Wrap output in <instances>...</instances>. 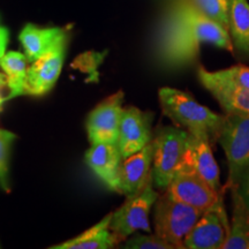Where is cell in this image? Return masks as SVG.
I'll use <instances>...</instances> for the list:
<instances>
[{"instance_id": "11", "label": "cell", "mask_w": 249, "mask_h": 249, "mask_svg": "<svg viewBox=\"0 0 249 249\" xmlns=\"http://www.w3.org/2000/svg\"><path fill=\"white\" fill-rule=\"evenodd\" d=\"M152 118L154 113L135 107L124 108L117 142L123 158L140 151L152 141Z\"/></svg>"}, {"instance_id": "2", "label": "cell", "mask_w": 249, "mask_h": 249, "mask_svg": "<svg viewBox=\"0 0 249 249\" xmlns=\"http://www.w3.org/2000/svg\"><path fill=\"white\" fill-rule=\"evenodd\" d=\"M158 98L161 112L173 124L183 127L191 134L208 136L211 144L218 141L224 121L222 114L214 113L196 102L188 92L169 87L158 90Z\"/></svg>"}, {"instance_id": "15", "label": "cell", "mask_w": 249, "mask_h": 249, "mask_svg": "<svg viewBox=\"0 0 249 249\" xmlns=\"http://www.w3.org/2000/svg\"><path fill=\"white\" fill-rule=\"evenodd\" d=\"M21 40L28 61L33 62L48 53L61 42L67 39L66 28H40L28 23L20 33Z\"/></svg>"}, {"instance_id": "26", "label": "cell", "mask_w": 249, "mask_h": 249, "mask_svg": "<svg viewBox=\"0 0 249 249\" xmlns=\"http://www.w3.org/2000/svg\"><path fill=\"white\" fill-rule=\"evenodd\" d=\"M9 39V31L7 28L0 27V57L5 54Z\"/></svg>"}, {"instance_id": "25", "label": "cell", "mask_w": 249, "mask_h": 249, "mask_svg": "<svg viewBox=\"0 0 249 249\" xmlns=\"http://www.w3.org/2000/svg\"><path fill=\"white\" fill-rule=\"evenodd\" d=\"M233 187L238 191L239 195L241 196L242 201L249 210V164L242 170V172L239 176L236 183Z\"/></svg>"}, {"instance_id": "1", "label": "cell", "mask_w": 249, "mask_h": 249, "mask_svg": "<svg viewBox=\"0 0 249 249\" xmlns=\"http://www.w3.org/2000/svg\"><path fill=\"white\" fill-rule=\"evenodd\" d=\"M202 44L234 51L229 31L182 0L171 9L164 23L158 49L160 61L170 67L185 66L195 60Z\"/></svg>"}, {"instance_id": "27", "label": "cell", "mask_w": 249, "mask_h": 249, "mask_svg": "<svg viewBox=\"0 0 249 249\" xmlns=\"http://www.w3.org/2000/svg\"><path fill=\"white\" fill-rule=\"evenodd\" d=\"M7 85V77L4 74H0V91H1V89L4 88V87Z\"/></svg>"}, {"instance_id": "24", "label": "cell", "mask_w": 249, "mask_h": 249, "mask_svg": "<svg viewBox=\"0 0 249 249\" xmlns=\"http://www.w3.org/2000/svg\"><path fill=\"white\" fill-rule=\"evenodd\" d=\"M17 139L15 134L8 130L0 129V187L6 192L8 186V158L12 142Z\"/></svg>"}, {"instance_id": "23", "label": "cell", "mask_w": 249, "mask_h": 249, "mask_svg": "<svg viewBox=\"0 0 249 249\" xmlns=\"http://www.w3.org/2000/svg\"><path fill=\"white\" fill-rule=\"evenodd\" d=\"M128 236L124 242V248L126 249H176L169 241L164 240L156 234H136Z\"/></svg>"}, {"instance_id": "21", "label": "cell", "mask_w": 249, "mask_h": 249, "mask_svg": "<svg viewBox=\"0 0 249 249\" xmlns=\"http://www.w3.org/2000/svg\"><path fill=\"white\" fill-rule=\"evenodd\" d=\"M200 13L229 31L230 0H186Z\"/></svg>"}, {"instance_id": "20", "label": "cell", "mask_w": 249, "mask_h": 249, "mask_svg": "<svg viewBox=\"0 0 249 249\" xmlns=\"http://www.w3.org/2000/svg\"><path fill=\"white\" fill-rule=\"evenodd\" d=\"M28 59L20 52H8L0 57V67L5 71L7 77V86L11 89L8 97L4 98V102L8 99L23 95L24 81L28 71Z\"/></svg>"}, {"instance_id": "14", "label": "cell", "mask_w": 249, "mask_h": 249, "mask_svg": "<svg viewBox=\"0 0 249 249\" xmlns=\"http://www.w3.org/2000/svg\"><path fill=\"white\" fill-rule=\"evenodd\" d=\"M211 145L213 144L208 136L188 133V151L186 161L214 191H220L222 188L219 180V167L213 155Z\"/></svg>"}, {"instance_id": "8", "label": "cell", "mask_w": 249, "mask_h": 249, "mask_svg": "<svg viewBox=\"0 0 249 249\" xmlns=\"http://www.w3.org/2000/svg\"><path fill=\"white\" fill-rule=\"evenodd\" d=\"M223 189L214 191L185 160L165 191L176 200L204 211L217 201Z\"/></svg>"}, {"instance_id": "13", "label": "cell", "mask_w": 249, "mask_h": 249, "mask_svg": "<svg viewBox=\"0 0 249 249\" xmlns=\"http://www.w3.org/2000/svg\"><path fill=\"white\" fill-rule=\"evenodd\" d=\"M152 141L135 154L123 158L119 167V194L138 192L152 176Z\"/></svg>"}, {"instance_id": "9", "label": "cell", "mask_w": 249, "mask_h": 249, "mask_svg": "<svg viewBox=\"0 0 249 249\" xmlns=\"http://www.w3.org/2000/svg\"><path fill=\"white\" fill-rule=\"evenodd\" d=\"M124 97V91L119 90L108 96L90 112L86 127L91 144L118 142Z\"/></svg>"}, {"instance_id": "16", "label": "cell", "mask_w": 249, "mask_h": 249, "mask_svg": "<svg viewBox=\"0 0 249 249\" xmlns=\"http://www.w3.org/2000/svg\"><path fill=\"white\" fill-rule=\"evenodd\" d=\"M197 79L227 114L249 117V89L222 85L211 80L197 68Z\"/></svg>"}, {"instance_id": "7", "label": "cell", "mask_w": 249, "mask_h": 249, "mask_svg": "<svg viewBox=\"0 0 249 249\" xmlns=\"http://www.w3.org/2000/svg\"><path fill=\"white\" fill-rule=\"evenodd\" d=\"M230 232L224 189L217 201L203 211L183 240V249H222Z\"/></svg>"}, {"instance_id": "22", "label": "cell", "mask_w": 249, "mask_h": 249, "mask_svg": "<svg viewBox=\"0 0 249 249\" xmlns=\"http://www.w3.org/2000/svg\"><path fill=\"white\" fill-rule=\"evenodd\" d=\"M200 67L205 75L218 83L249 89V67L245 65H235L217 71H210L204 67Z\"/></svg>"}, {"instance_id": "19", "label": "cell", "mask_w": 249, "mask_h": 249, "mask_svg": "<svg viewBox=\"0 0 249 249\" xmlns=\"http://www.w3.org/2000/svg\"><path fill=\"white\" fill-rule=\"evenodd\" d=\"M232 192V222L222 249H249V210L235 187Z\"/></svg>"}, {"instance_id": "18", "label": "cell", "mask_w": 249, "mask_h": 249, "mask_svg": "<svg viewBox=\"0 0 249 249\" xmlns=\"http://www.w3.org/2000/svg\"><path fill=\"white\" fill-rule=\"evenodd\" d=\"M229 35L233 50L249 59V4L247 0H230Z\"/></svg>"}, {"instance_id": "6", "label": "cell", "mask_w": 249, "mask_h": 249, "mask_svg": "<svg viewBox=\"0 0 249 249\" xmlns=\"http://www.w3.org/2000/svg\"><path fill=\"white\" fill-rule=\"evenodd\" d=\"M217 142L222 145L229 165L225 188H231L249 164V117L225 113Z\"/></svg>"}, {"instance_id": "5", "label": "cell", "mask_w": 249, "mask_h": 249, "mask_svg": "<svg viewBox=\"0 0 249 249\" xmlns=\"http://www.w3.org/2000/svg\"><path fill=\"white\" fill-rule=\"evenodd\" d=\"M158 196L151 176L138 192L126 196L119 209L112 213L110 227L120 244L138 231L151 232L149 217Z\"/></svg>"}, {"instance_id": "10", "label": "cell", "mask_w": 249, "mask_h": 249, "mask_svg": "<svg viewBox=\"0 0 249 249\" xmlns=\"http://www.w3.org/2000/svg\"><path fill=\"white\" fill-rule=\"evenodd\" d=\"M67 39L33 61L28 68L23 95L43 96L53 88L64 65Z\"/></svg>"}, {"instance_id": "4", "label": "cell", "mask_w": 249, "mask_h": 249, "mask_svg": "<svg viewBox=\"0 0 249 249\" xmlns=\"http://www.w3.org/2000/svg\"><path fill=\"white\" fill-rule=\"evenodd\" d=\"M155 234L169 241L174 248L183 249V240L203 211L176 200L166 191L154 204Z\"/></svg>"}, {"instance_id": "17", "label": "cell", "mask_w": 249, "mask_h": 249, "mask_svg": "<svg viewBox=\"0 0 249 249\" xmlns=\"http://www.w3.org/2000/svg\"><path fill=\"white\" fill-rule=\"evenodd\" d=\"M111 217L112 213L82 234L60 245L53 246L51 249H110L117 247L120 241L110 227Z\"/></svg>"}, {"instance_id": "12", "label": "cell", "mask_w": 249, "mask_h": 249, "mask_svg": "<svg viewBox=\"0 0 249 249\" xmlns=\"http://www.w3.org/2000/svg\"><path fill=\"white\" fill-rule=\"evenodd\" d=\"M86 163L111 191L119 193V167L123 156L118 143H95L86 152Z\"/></svg>"}, {"instance_id": "3", "label": "cell", "mask_w": 249, "mask_h": 249, "mask_svg": "<svg viewBox=\"0 0 249 249\" xmlns=\"http://www.w3.org/2000/svg\"><path fill=\"white\" fill-rule=\"evenodd\" d=\"M152 181L156 189L165 191L186 160L188 132L164 127L152 140Z\"/></svg>"}]
</instances>
